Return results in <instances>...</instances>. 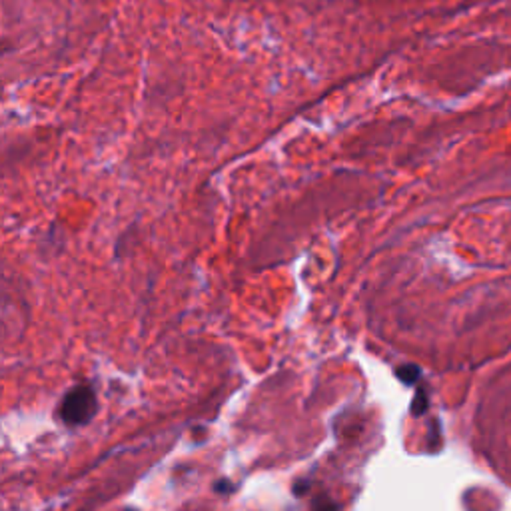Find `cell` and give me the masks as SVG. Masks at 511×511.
Masks as SVG:
<instances>
[{
    "instance_id": "6da1fadb",
    "label": "cell",
    "mask_w": 511,
    "mask_h": 511,
    "mask_svg": "<svg viewBox=\"0 0 511 511\" xmlns=\"http://www.w3.org/2000/svg\"><path fill=\"white\" fill-rule=\"evenodd\" d=\"M62 420L68 426H84L96 413V395L88 386L72 388L62 402Z\"/></svg>"
},
{
    "instance_id": "7a4b0ae2",
    "label": "cell",
    "mask_w": 511,
    "mask_h": 511,
    "mask_svg": "<svg viewBox=\"0 0 511 511\" xmlns=\"http://www.w3.org/2000/svg\"><path fill=\"white\" fill-rule=\"evenodd\" d=\"M312 511H340V508L336 505V501H331L327 495H324V497H318L314 501V510Z\"/></svg>"
},
{
    "instance_id": "3957f363",
    "label": "cell",
    "mask_w": 511,
    "mask_h": 511,
    "mask_svg": "<svg viewBox=\"0 0 511 511\" xmlns=\"http://www.w3.org/2000/svg\"><path fill=\"white\" fill-rule=\"evenodd\" d=\"M398 376H400L406 384H411V382L417 378V368H415V366H406V368H402L398 371Z\"/></svg>"
}]
</instances>
